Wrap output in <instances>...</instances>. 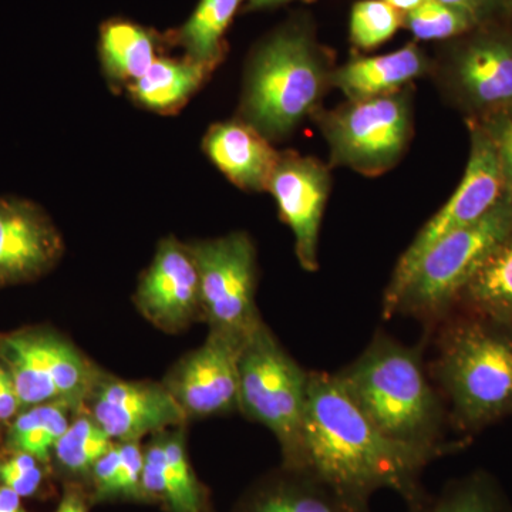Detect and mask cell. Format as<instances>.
<instances>
[{"instance_id":"obj_1","label":"cell","mask_w":512,"mask_h":512,"mask_svg":"<svg viewBox=\"0 0 512 512\" xmlns=\"http://www.w3.org/2000/svg\"><path fill=\"white\" fill-rule=\"evenodd\" d=\"M444 456L443 451L387 437L353 402L338 373H309L298 470L362 507H369L370 498L382 490L394 491L409 504L424 491V470Z\"/></svg>"},{"instance_id":"obj_2","label":"cell","mask_w":512,"mask_h":512,"mask_svg":"<svg viewBox=\"0 0 512 512\" xmlns=\"http://www.w3.org/2000/svg\"><path fill=\"white\" fill-rule=\"evenodd\" d=\"M430 379L451 429L470 439L512 416V326L454 308L427 330Z\"/></svg>"},{"instance_id":"obj_3","label":"cell","mask_w":512,"mask_h":512,"mask_svg":"<svg viewBox=\"0 0 512 512\" xmlns=\"http://www.w3.org/2000/svg\"><path fill=\"white\" fill-rule=\"evenodd\" d=\"M424 346L426 340L407 346L379 330L338 376L357 407L387 437L451 454L468 440L446 439L450 420L430 379Z\"/></svg>"},{"instance_id":"obj_4","label":"cell","mask_w":512,"mask_h":512,"mask_svg":"<svg viewBox=\"0 0 512 512\" xmlns=\"http://www.w3.org/2000/svg\"><path fill=\"white\" fill-rule=\"evenodd\" d=\"M328 82L325 64L308 37L296 30L272 36L249 69L247 123L266 138L285 137L316 109Z\"/></svg>"},{"instance_id":"obj_5","label":"cell","mask_w":512,"mask_h":512,"mask_svg":"<svg viewBox=\"0 0 512 512\" xmlns=\"http://www.w3.org/2000/svg\"><path fill=\"white\" fill-rule=\"evenodd\" d=\"M309 373L264 322L245 339L239 360L238 409L275 434L285 467L295 470L302 463Z\"/></svg>"},{"instance_id":"obj_6","label":"cell","mask_w":512,"mask_h":512,"mask_svg":"<svg viewBox=\"0 0 512 512\" xmlns=\"http://www.w3.org/2000/svg\"><path fill=\"white\" fill-rule=\"evenodd\" d=\"M512 232V194L505 191L480 220L437 242L414 269L394 315L410 316L430 330L451 312L485 256Z\"/></svg>"},{"instance_id":"obj_7","label":"cell","mask_w":512,"mask_h":512,"mask_svg":"<svg viewBox=\"0 0 512 512\" xmlns=\"http://www.w3.org/2000/svg\"><path fill=\"white\" fill-rule=\"evenodd\" d=\"M505 181L493 141L477 124L471 128V151L466 173L456 192L419 232L400 256L383 296L384 319H392L397 301L423 256L457 229L484 217L504 197Z\"/></svg>"},{"instance_id":"obj_8","label":"cell","mask_w":512,"mask_h":512,"mask_svg":"<svg viewBox=\"0 0 512 512\" xmlns=\"http://www.w3.org/2000/svg\"><path fill=\"white\" fill-rule=\"evenodd\" d=\"M330 156L366 175L382 174L400 160L412 137V107L406 94L353 100L322 121Z\"/></svg>"},{"instance_id":"obj_9","label":"cell","mask_w":512,"mask_h":512,"mask_svg":"<svg viewBox=\"0 0 512 512\" xmlns=\"http://www.w3.org/2000/svg\"><path fill=\"white\" fill-rule=\"evenodd\" d=\"M190 248L200 276L201 308L212 329L248 336L262 323L255 305V248L244 232Z\"/></svg>"},{"instance_id":"obj_10","label":"cell","mask_w":512,"mask_h":512,"mask_svg":"<svg viewBox=\"0 0 512 512\" xmlns=\"http://www.w3.org/2000/svg\"><path fill=\"white\" fill-rule=\"evenodd\" d=\"M245 339L212 329L207 342L185 357L167 386L185 413L211 416L238 409L239 360Z\"/></svg>"},{"instance_id":"obj_11","label":"cell","mask_w":512,"mask_h":512,"mask_svg":"<svg viewBox=\"0 0 512 512\" xmlns=\"http://www.w3.org/2000/svg\"><path fill=\"white\" fill-rule=\"evenodd\" d=\"M268 191L292 229L299 264L305 271H318L320 227L330 191L328 168L315 158L279 154Z\"/></svg>"},{"instance_id":"obj_12","label":"cell","mask_w":512,"mask_h":512,"mask_svg":"<svg viewBox=\"0 0 512 512\" xmlns=\"http://www.w3.org/2000/svg\"><path fill=\"white\" fill-rule=\"evenodd\" d=\"M62 252V238L42 208L22 198H0V286L39 278Z\"/></svg>"},{"instance_id":"obj_13","label":"cell","mask_w":512,"mask_h":512,"mask_svg":"<svg viewBox=\"0 0 512 512\" xmlns=\"http://www.w3.org/2000/svg\"><path fill=\"white\" fill-rule=\"evenodd\" d=\"M93 416L111 439L136 441L183 423L187 413L168 387L109 380L96 386Z\"/></svg>"},{"instance_id":"obj_14","label":"cell","mask_w":512,"mask_h":512,"mask_svg":"<svg viewBox=\"0 0 512 512\" xmlns=\"http://www.w3.org/2000/svg\"><path fill=\"white\" fill-rule=\"evenodd\" d=\"M137 303L164 329L184 326L201 308L200 276L190 248L164 239L138 286Z\"/></svg>"},{"instance_id":"obj_15","label":"cell","mask_w":512,"mask_h":512,"mask_svg":"<svg viewBox=\"0 0 512 512\" xmlns=\"http://www.w3.org/2000/svg\"><path fill=\"white\" fill-rule=\"evenodd\" d=\"M0 359L12 376L20 407L62 402L60 387L67 373L62 339L45 332H25L0 340Z\"/></svg>"},{"instance_id":"obj_16","label":"cell","mask_w":512,"mask_h":512,"mask_svg":"<svg viewBox=\"0 0 512 512\" xmlns=\"http://www.w3.org/2000/svg\"><path fill=\"white\" fill-rule=\"evenodd\" d=\"M205 154L229 181L247 191H268L279 153L245 121L214 124L204 138Z\"/></svg>"},{"instance_id":"obj_17","label":"cell","mask_w":512,"mask_h":512,"mask_svg":"<svg viewBox=\"0 0 512 512\" xmlns=\"http://www.w3.org/2000/svg\"><path fill=\"white\" fill-rule=\"evenodd\" d=\"M458 89L480 109L512 106V46L503 40H480L464 50L456 64Z\"/></svg>"},{"instance_id":"obj_18","label":"cell","mask_w":512,"mask_h":512,"mask_svg":"<svg viewBox=\"0 0 512 512\" xmlns=\"http://www.w3.org/2000/svg\"><path fill=\"white\" fill-rule=\"evenodd\" d=\"M427 69V60L416 46H406L389 55L350 62L330 76L350 100L370 99L396 93Z\"/></svg>"},{"instance_id":"obj_19","label":"cell","mask_w":512,"mask_h":512,"mask_svg":"<svg viewBox=\"0 0 512 512\" xmlns=\"http://www.w3.org/2000/svg\"><path fill=\"white\" fill-rule=\"evenodd\" d=\"M244 512H370L306 471L285 467L284 476L261 488Z\"/></svg>"},{"instance_id":"obj_20","label":"cell","mask_w":512,"mask_h":512,"mask_svg":"<svg viewBox=\"0 0 512 512\" xmlns=\"http://www.w3.org/2000/svg\"><path fill=\"white\" fill-rule=\"evenodd\" d=\"M214 70L194 60L158 56L146 73L128 86L141 106L156 113L173 114L204 84Z\"/></svg>"},{"instance_id":"obj_21","label":"cell","mask_w":512,"mask_h":512,"mask_svg":"<svg viewBox=\"0 0 512 512\" xmlns=\"http://www.w3.org/2000/svg\"><path fill=\"white\" fill-rule=\"evenodd\" d=\"M157 36L151 30L130 22L113 19L100 29V60L113 86H131L158 57Z\"/></svg>"},{"instance_id":"obj_22","label":"cell","mask_w":512,"mask_h":512,"mask_svg":"<svg viewBox=\"0 0 512 512\" xmlns=\"http://www.w3.org/2000/svg\"><path fill=\"white\" fill-rule=\"evenodd\" d=\"M454 308L512 326V232L485 256Z\"/></svg>"},{"instance_id":"obj_23","label":"cell","mask_w":512,"mask_h":512,"mask_svg":"<svg viewBox=\"0 0 512 512\" xmlns=\"http://www.w3.org/2000/svg\"><path fill=\"white\" fill-rule=\"evenodd\" d=\"M407 507L409 512H512L501 485L483 470L454 478L437 493L424 490Z\"/></svg>"},{"instance_id":"obj_24","label":"cell","mask_w":512,"mask_h":512,"mask_svg":"<svg viewBox=\"0 0 512 512\" xmlns=\"http://www.w3.org/2000/svg\"><path fill=\"white\" fill-rule=\"evenodd\" d=\"M242 0H200L187 22L174 33V42L185 57L210 69L224 57V33Z\"/></svg>"},{"instance_id":"obj_25","label":"cell","mask_w":512,"mask_h":512,"mask_svg":"<svg viewBox=\"0 0 512 512\" xmlns=\"http://www.w3.org/2000/svg\"><path fill=\"white\" fill-rule=\"evenodd\" d=\"M67 404H40L20 414L9 431V446L18 453L29 454L36 460H49L50 451L69 429Z\"/></svg>"},{"instance_id":"obj_26","label":"cell","mask_w":512,"mask_h":512,"mask_svg":"<svg viewBox=\"0 0 512 512\" xmlns=\"http://www.w3.org/2000/svg\"><path fill=\"white\" fill-rule=\"evenodd\" d=\"M111 447V437L96 420L79 419L60 437L55 450L64 467L86 471L93 468Z\"/></svg>"},{"instance_id":"obj_27","label":"cell","mask_w":512,"mask_h":512,"mask_svg":"<svg viewBox=\"0 0 512 512\" xmlns=\"http://www.w3.org/2000/svg\"><path fill=\"white\" fill-rule=\"evenodd\" d=\"M476 18L466 10L427 0L419 8L407 12L406 23L413 35L420 40H440L460 35L471 28Z\"/></svg>"},{"instance_id":"obj_28","label":"cell","mask_w":512,"mask_h":512,"mask_svg":"<svg viewBox=\"0 0 512 512\" xmlns=\"http://www.w3.org/2000/svg\"><path fill=\"white\" fill-rule=\"evenodd\" d=\"M402 18L399 10L383 0H363L353 6L350 36L362 49L382 45L399 29Z\"/></svg>"},{"instance_id":"obj_29","label":"cell","mask_w":512,"mask_h":512,"mask_svg":"<svg viewBox=\"0 0 512 512\" xmlns=\"http://www.w3.org/2000/svg\"><path fill=\"white\" fill-rule=\"evenodd\" d=\"M141 485L151 493L163 494L175 512L181 511L180 491L175 484L163 444L151 447L144 456Z\"/></svg>"},{"instance_id":"obj_30","label":"cell","mask_w":512,"mask_h":512,"mask_svg":"<svg viewBox=\"0 0 512 512\" xmlns=\"http://www.w3.org/2000/svg\"><path fill=\"white\" fill-rule=\"evenodd\" d=\"M165 454H167L168 464L178 491H180L181 511L180 512H200L201 500L200 491H198L195 478L192 477L190 464H188L187 456H185L183 439L175 436L168 439L163 444Z\"/></svg>"},{"instance_id":"obj_31","label":"cell","mask_w":512,"mask_h":512,"mask_svg":"<svg viewBox=\"0 0 512 512\" xmlns=\"http://www.w3.org/2000/svg\"><path fill=\"white\" fill-rule=\"evenodd\" d=\"M480 126L493 141L503 170L505 190L512 194V106L491 111Z\"/></svg>"},{"instance_id":"obj_32","label":"cell","mask_w":512,"mask_h":512,"mask_svg":"<svg viewBox=\"0 0 512 512\" xmlns=\"http://www.w3.org/2000/svg\"><path fill=\"white\" fill-rule=\"evenodd\" d=\"M0 481L20 497H28L35 494L42 483V471L37 467L35 457L18 453V456L0 463Z\"/></svg>"},{"instance_id":"obj_33","label":"cell","mask_w":512,"mask_h":512,"mask_svg":"<svg viewBox=\"0 0 512 512\" xmlns=\"http://www.w3.org/2000/svg\"><path fill=\"white\" fill-rule=\"evenodd\" d=\"M120 447L119 473L109 494H137L143 478L144 456L136 441H126Z\"/></svg>"},{"instance_id":"obj_34","label":"cell","mask_w":512,"mask_h":512,"mask_svg":"<svg viewBox=\"0 0 512 512\" xmlns=\"http://www.w3.org/2000/svg\"><path fill=\"white\" fill-rule=\"evenodd\" d=\"M120 447L113 446L93 466L94 480L100 494H109L111 484L119 473Z\"/></svg>"},{"instance_id":"obj_35","label":"cell","mask_w":512,"mask_h":512,"mask_svg":"<svg viewBox=\"0 0 512 512\" xmlns=\"http://www.w3.org/2000/svg\"><path fill=\"white\" fill-rule=\"evenodd\" d=\"M19 407L20 400L12 376L6 367L0 366V421L15 416Z\"/></svg>"},{"instance_id":"obj_36","label":"cell","mask_w":512,"mask_h":512,"mask_svg":"<svg viewBox=\"0 0 512 512\" xmlns=\"http://www.w3.org/2000/svg\"><path fill=\"white\" fill-rule=\"evenodd\" d=\"M441 3L446 5L454 6L461 10H466L471 16L478 19L481 13L490 8L493 5L494 0H439Z\"/></svg>"},{"instance_id":"obj_37","label":"cell","mask_w":512,"mask_h":512,"mask_svg":"<svg viewBox=\"0 0 512 512\" xmlns=\"http://www.w3.org/2000/svg\"><path fill=\"white\" fill-rule=\"evenodd\" d=\"M0 512H26L20 504V495L9 487H0Z\"/></svg>"},{"instance_id":"obj_38","label":"cell","mask_w":512,"mask_h":512,"mask_svg":"<svg viewBox=\"0 0 512 512\" xmlns=\"http://www.w3.org/2000/svg\"><path fill=\"white\" fill-rule=\"evenodd\" d=\"M383 2L389 3L396 10H403V12H410V10L419 8L427 0H383Z\"/></svg>"},{"instance_id":"obj_39","label":"cell","mask_w":512,"mask_h":512,"mask_svg":"<svg viewBox=\"0 0 512 512\" xmlns=\"http://www.w3.org/2000/svg\"><path fill=\"white\" fill-rule=\"evenodd\" d=\"M56 512H86V508L79 498L67 497Z\"/></svg>"},{"instance_id":"obj_40","label":"cell","mask_w":512,"mask_h":512,"mask_svg":"<svg viewBox=\"0 0 512 512\" xmlns=\"http://www.w3.org/2000/svg\"><path fill=\"white\" fill-rule=\"evenodd\" d=\"M254 8H262V6L276 5V3L288 2V0H248Z\"/></svg>"},{"instance_id":"obj_41","label":"cell","mask_w":512,"mask_h":512,"mask_svg":"<svg viewBox=\"0 0 512 512\" xmlns=\"http://www.w3.org/2000/svg\"><path fill=\"white\" fill-rule=\"evenodd\" d=\"M508 2H510V3H511V5H512V0H508Z\"/></svg>"}]
</instances>
